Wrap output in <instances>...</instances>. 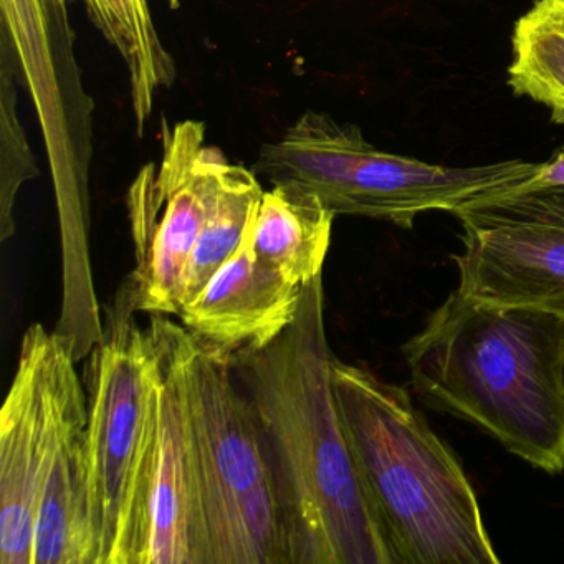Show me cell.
<instances>
[{
	"mask_svg": "<svg viewBox=\"0 0 564 564\" xmlns=\"http://www.w3.org/2000/svg\"><path fill=\"white\" fill-rule=\"evenodd\" d=\"M325 326L319 275L295 322L230 366L262 434L292 564H392L339 417Z\"/></svg>",
	"mask_w": 564,
	"mask_h": 564,
	"instance_id": "cell-1",
	"label": "cell"
},
{
	"mask_svg": "<svg viewBox=\"0 0 564 564\" xmlns=\"http://www.w3.org/2000/svg\"><path fill=\"white\" fill-rule=\"evenodd\" d=\"M431 408L484 429L534 468L564 470V318L454 290L404 348Z\"/></svg>",
	"mask_w": 564,
	"mask_h": 564,
	"instance_id": "cell-2",
	"label": "cell"
},
{
	"mask_svg": "<svg viewBox=\"0 0 564 564\" xmlns=\"http://www.w3.org/2000/svg\"><path fill=\"white\" fill-rule=\"evenodd\" d=\"M352 460L392 564H498L474 487L404 388L335 358Z\"/></svg>",
	"mask_w": 564,
	"mask_h": 564,
	"instance_id": "cell-3",
	"label": "cell"
},
{
	"mask_svg": "<svg viewBox=\"0 0 564 564\" xmlns=\"http://www.w3.org/2000/svg\"><path fill=\"white\" fill-rule=\"evenodd\" d=\"M150 323L180 369L207 564H292L262 434L229 358L171 316L151 315Z\"/></svg>",
	"mask_w": 564,
	"mask_h": 564,
	"instance_id": "cell-4",
	"label": "cell"
},
{
	"mask_svg": "<svg viewBox=\"0 0 564 564\" xmlns=\"http://www.w3.org/2000/svg\"><path fill=\"white\" fill-rule=\"evenodd\" d=\"M540 163L500 161L451 167L379 150L356 124L306 111L276 143L263 144L253 173L296 183L335 216H361L412 229L431 210L455 214L481 200L518 193Z\"/></svg>",
	"mask_w": 564,
	"mask_h": 564,
	"instance_id": "cell-5",
	"label": "cell"
},
{
	"mask_svg": "<svg viewBox=\"0 0 564 564\" xmlns=\"http://www.w3.org/2000/svg\"><path fill=\"white\" fill-rule=\"evenodd\" d=\"M127 285L87 356L88 495L95 564H124L138 470L153 417L161 356L150 326L137 322Z\"/></svg>",
	"mask_w": 564,
	"mask_h": 564,
	"instance_id": "cell-6",
	"label": "cell"
},
{
	"mask_svg": "<svg viewBox=\"0 0 564 564\" xmlns=\"http://www.w3.org/2000/svg\"><path fill=\"white\" fill-rule=\"evenodd\" d=\"M161 143V160L128 189L137 269L124 285L137 312L180 316L187 265L229 160L206 143L200 121L164 120Z\"/></svg>",
	"mask_w": 564,
	"mask_h": 564,
	"instance_id": "cell-7",
	"label": "cell"
},
{
	"mask_svg": "<svg viewBox=\"0 0 564 564\" xmlns=\"http://www.w3.org/2000/svg\"><path fill=\"white\" fill-rule=\"evenodd\" d=\"M161 356L153 417L138 470L124 564H207L206 531L176 359L151 325Z\"/></svg>",
	"mask_w": 564,
	"mask_h": 564,
	"instance_id": "cell-8",
	"label": "cell"
},
{
	"mask_svg": "<svg viewBox=\"0 0 564 564\" xmlns=\"http://www.w3.org/2000/svg\"><path fill=\"white\" fill-rule=\"evenodd\" d=\"M74 345L45 328L44 452L32 564H95L88 495V405Z\"/></svg>",
	"mask_w": 564,
	"mask_h": 564,
	"instance_id": "cell-9",
	"label": "cell"
},
{
	"mask_svg": "<svg viewBox=\"0 0 564 564\" xmlns=\"http://www.w3.org/2000/svg\"><path fill=\"white\" fill-rule=\"evenodd\" d=\"M462 227V295L564 318V227L514 220H478Z\"/></svg>",
	"mask_w": 564,
	"mask_h": 564,
	"instance_id": "cell-10",
	"label": "cell"
},
{
	"mask_svg": "<svg viewBox=\"0 0 564 564\" xmlns=\"http://www.w3.org/2000/svg\"><path fill=\"white\" fill-rule=\"evenodd\" d=\"M45 326L21 343L18 371L0 411V564H32L44 452Z\"/></svg>",
	"mask_w": 564,
	"mask_h": 564,
	"instance_id": "cell-11",
	"label": "cell"
},
{
	"mask_svg": "<svg viewBox=\"0 0 564 564\" xmlns=\"http://www.w3.org/2000/svg\"><path fill=\"white\" fill-rule=\"evenodd\" d=\"M249 232L177 316L191 335L226 358L275 341L295 322L302 302L303 286L256 259Z\"/></svg>",
	"mask_w": 564,
	"mask_h": 564,
	"instance_id": "cell-12",
	"label": "cell"
},
{
	"mask_svg": "<svg viewBox=\"0 0 564 564\" xmlns=\"http://www.w3.org/2000/svg\"><path fill=\"white\" fill-rule=\"evenodd\" d=\"M335 217L305 186L273 183L250 226V247L260 263L293 285H308L322 275Z\"/></svg>",
	"mask_w": 564,
	"mask_h": 564,
	"instance_id": "cell-13",
	"label": "cell"
},
{
	"mask_svg": "<svg viewBox=\"0 0 564 564\" xmlns=\"http://www.w3.org/2000/svg\"><path fill=\"white\" fill-rule=\"evenodd\" d=\"M82 2L95 28L127 65L137 133L143 137L158 90L173 87L176 80V65L158 34L150 0Z\"/></svg>",
	"mask_w": 564,
	"mask_h": 564,
	"instance_id": "cell-14",
	"label": "cell"
},
{
	"mask_svg": "<svg viewBox=\"0 0 564 564\" xmlns=\"http://www.w3.org/2000/svg\"><path fill=\"white\" fill-rule=\"evenodd\" d=\"M508 87L550 110L564 124V0H536L511 35Z\"/></svg>",
	"mask_w": 564,
	"mask_h": 564,
	"instance_id": "cell-15",
	"label": "cell"
},
{
	"mask_svg": "<svg viewBox=\"0 0 564 564\" xmlns=\"http://www.w3.org/2000/svg\"><path fill=\"white\" fill-rule=\"evenodd\" d=\"M262 194V184L253 170L227 163L187 265L183 306L203 292L214 273L239 249L252 226Z\"/></svg>",
	"mask_w": 564,
	"mask_h": 564,
	"instance_id": "cell-16",
	"label": "cell"
},
{
	"mask_svg": "<svg viewBox=\"0 0 564 564\" xmlns=\"http://www.w3.org/2000/svg\"><path fill=\"white\" fill-rule=\"evenodd\" d=\"M14 62L2 51V75H0V239H11L15 234L14 206L19 189L25 181L39 176L34 154L25 138L18 115V94L14 85Z\"/></svg>",
	"mask_w": 564,
	"mask_h": 564,
	"instance_id": "cell-17",
	"label": "cell"
},
{
	"mask_svg": "<svg viewBox=\"0 0 564 564\" xmlns=\"http://www.w3.org/2000/svg\"><path fill=\"white\" fill-rule=\"evenodd\" d=\"M454 216L460 223L514 220L564 227V189L507 194L465 207Z\"/></svg>",
	"mask_w": 564,
	"mask_h": 564,
	"instance_id": "cell-18",
	"label": "cell"
},
{
	"mask_svg": "<svg viewBox=\"0 0 564 564\" xmlns=\"http://www.w3.org/2000/svg\"><path fill=\"white\" fill-rule=\"evenodd\" d=\"M551 189H564V147L550 161L540 163L536 174L518 193Z\"/></svg>",
	"mask_w": 564,
	"mask_h": 564,
	"instance_id": "cell-19",
	"label": "cell"
}]
</instances>
